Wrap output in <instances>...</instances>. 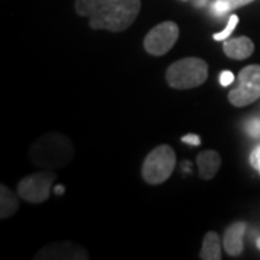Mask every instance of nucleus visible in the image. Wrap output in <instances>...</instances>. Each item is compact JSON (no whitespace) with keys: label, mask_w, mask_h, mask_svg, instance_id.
I'll return each mask as SVG.
<instances>
[{"label":"nucleus","mask_w":260,"mask_h":260,"mask_svg":"<svg viewBox=\"0 0 260 260\" xmlns=\"http://www.w3.org/2000/svg\"><path fill=\"white\" fill-rule=\"evenodd\" d=\"M233 81H234V74H233L232 71H223V73H221V75H220V84H221L223 87L230 85Z\"/></svg>","instance_id":"nucleus-18"},{"label":"nucleus","mask_w":260,"mask_h":260,"mask_svg":"<svg viewBox=\"0 0 260 260\" xmlns=\"http://www.w3.org/2000/svg\"><path fill=\"white\" fill-rule=\"evenodd\" d=\"M237 87L229 93L234 107H244L260 99V65H249L239 73Z\"/></svg>","instance_id":"nucleus-5"},{"label":"nucleus","mask_w":260,"mask_h":260,"mask_svg":"<svg viewBox=\"0 0 260 260\" xmlns=\"http://www.w3.org/2000/svg\"><path fill=\"white\" fill-rule=\"evenodd\" d=\"M203 260H220L221 259V243L215 232H208L203 240V249L200 253Z\"/></svg>","instance_id":"nucleus-12"},{"label":"nucleus","mask_w":260,"mask_h":260,"mask_svg":"<svg viewBox=\"0 0 260 260\" xmlns=\"http://www.w3.org/2000/svg\"><path fill=\"white\" fill-rule=\"evenodd\" d=\"M257 247H259V249H260V237H259V239H257Z\"/></svg>","instance_id":"nucleus-22"},{"label":"nucleus","mask_w":260,"mask_h":260,"mask_svg":"<svg viewBox=\"0 0 260 260\" xmlns=\"http://www.w3.org/2000/svg\"><path fill=\"white\" fill-rule=\"evenodd\" d=\"M181 140H182L184 143L192 145V146H198V145L201 143L200 136H197V135H185V136H182V139Z\"/></svg>","instance_id":"nucleus-19"},{"label":"nucleus","mask_w":260,"mask_h":260,"mask_svg":"<svg viewBox=\"0 0 260 260\" xmlns=\"http://www.w3.org/2000/svg\"><path fill=\"white\" fill-rule=\"evenodd\" d=\"M251 2L254 0H215V3L213 5V12L215 15H224L227 12L243 8Z\"/></svg>","instance_id":"nucleus-14"},{"label":"nucleus","mask_w":260,"mask_h":260,"mask_svg":"<svg viewBox=\"0 0 260 260\" xmlns=\"http://www.w3.org/2000/svg\"><path fill=\"white\" fill-rule=\"evenodd\" d=\"M55 178V174L47 169L23 178L18 185L19 197L32 204H41L47 201L51 197V189Z\"/></svg>","instance_id":"nucleus-6"},{"label":"nucleus","mask_w":260,"mask_h":260,"mask_svg":"<svg viewBox=\"0 0 260 260\" xmlns=\"http://www.w3.org/2000/svg\"><path fill=\"white\" fill-rule=\"evenodd\" d=\"M208 0H192V5L195 8H204Z\"/></svg>","instance_id":"nucleus-20"},{"label":"nucleus","mask_w":260,"mask_h":260,"mask_svg":"<svg viewBox=\"0 0 260 260\" xmlns=\"http://www.w3.org/2000/svg\"><path fill=\"white\" fill-rule=\"evenodd\" d=\"M65 189H64V186H55V194H58V195H61L62 194V192H64Z\"/></svg>","instance_id":"nucleus-21"},{"label":"nucleus","mask_w":260,"mask_h":260,"mask_svg":"<svg viewBox=\"0 0 260 260\" xmlns=\"http://www.w3.org/2000/svg\"><path fill=\"white\" fill-rule=\"evenodd\" d=\"M177 164L174 149L160 145L149 153L142 165V177L150 185H159L172 175Z\"/></svg>","instance_id":"nucleus-4"},{"label":"nucleus","mask_w":260,"mask_h":260,"mask_svg":"<svg viewBox=\"0 0 260 260\" xmlns=\"http://www.w3.org/2000/svg\"><path fill=\"white\" fill-rule=\"evenodd\" d=\"M237 23H239V16L237 15H232L230 19H229V23H227V26L221 30V32H217V34H214L213 38L214 41H225L227 38L230 37L233 34V30L236 29L237 26Z\"/></svg>","instance_id":"nucleus-15"},{"label":"nucleus","mask_w":260,"mask_h":260,"mask_svg":"<svg viewBox=\"0 0 260 260\" xmlns=\"http://www.w3.org/2000/svg\"><path fill=\"white\" fill-rule=\"evenodd\" d=\"M250 165L260 174V146H257V148L251 152Z\"/></svg>","instance_id":"nucleus-17"},{"label":"nucleus","mask_w":260,"mask_h":260,"mask_svg":"<svg viewBox=\"0 0 260 260\" xmlns=\"http://www.w3.org/2000/svg\"><path fill=\"white\" fill-rule=\"evenodd\" d=\"M246 229L247 225L246 223H233L230 227L225 229L224 232V240H223V246L227 254H230L233 257L242 254L243 251V236L246 233Z\"/></svg>","instance_id":"nucleus-8"},{"label":"nucleus","mask_w":260,"mask_h":260,"mask_svg":"<svg viewBox=\"0 0 260 260\" xmlns=\"http://www.w3.org/2000/svg\"><path fill=\"white\" fill-rule=\"evenodd\" d=\"M247 133L251 138H260V119H251L247 123Z\"/></svg>","instance_id":"nucleus-16"},{"label":"nucleus","mask_w":260,"mask_h":260,"mask_svg":"<svg viewBox=\"0 0 260 260\" xmlns=\"http://www.w3.org/2000/svg\"><path fill=\"white\" fill-rule=\"evenodd\" d=\"M18 195L13 194L6 185L0 186V217L2 218H9L18 211Z\"/></svg>","instance_id":"nucleus-13"},{"label":"nucleus","mask_w":260,"mask_h":260,"mask_svg":"<svg viewBox=\"0 0 260 260\" xmlns=\"http://www.w3.org/2000/svg\"><path fill=\"white\" fill-rule=\"evenodd\" d=\"M208 77V65L201 58L188 56L171 65L167 71V81L172 88L189 90L200 87Z\"/></svg>","instance_id":"nucleus-3"},{"label":"nucleus","mask_w":260,"mask_h":260,"mask_svg":"<svg viewBox=\"0 0 260 260\" xmlns=\"http://www.w3.org/2000/svg\"><path fill=\"white\" fill-rule=\"evenodd\" d=\"M179 37V28L175 22L167 20L156 25L143 41V47L146 52L153 56H162L168 54L175 45Z\"/></svg>","instance_id":"nucleus-7"},{"label":"nucleus","mask_w":260,"mask_h":260,"mask_svg":"<svg viewBox=\"0 0 260 260\" xmlns=\"http://www.w3.org/2000/svg\"><path fill=\"white\" fill-rule=\"evenodd\" d=\"M70 256L73 259H83L88 257V254L80 249L78 246H74L71 243H61V244H54V246H48L42 251H39V256H37V259H70Z\"/></svg>","instance_id":"nucleus-9"},{"label":"nucleus","mask_w":260,"mask_h":260,"mask_svg":"<svg viewBox=\"0 0 260 260\" xmlns=\"http://www.w3.org/2000/svg\"><path fill=\"white\" fill-rule=\"evenodd\" d=\"M223 51L225 55L233 59H246L253 54L254 44L250 38L247 37L236 38V39H230L224 42Z\"/></svg>","instance_id":"nucleus-10"},{"label":"nucleus","mask_w":260,"mask_h":260,"mask_svg":"<svg viewBox=\"0 0 260 260\" xmlns=\"http://www.w3.org/2000/svg\"><path fill=\"white\" fill-rule=\"evenodd\" d=\"M75 12L90 19L94 30L121 32L133 25L140 12V0H75Z\"/></svg>","instance_id":"nucleus-1"},{"label":"nucleus","mask_w":260,"mask_h":260,"mask_svg":"<svg viewBox=\"0 0 260 260\" xmlns=\"http://www.w3.org/2000/svg\"><path fill=\"white\" fill-rule=\"evenodd\" d=\"M32 164L42 169H56L65 167L74 158V148L68 138L58 133L41 136L29 150Z\"/></svg>","instance_id":"nucleus-2"},{"label":"nucleus","mask_w":260,"mask_h":260,"mask_svg":"<svg viewBox=\"0 0 260 260\" xmlns=\"http://www.w3.org/2000/svg\"><path fill=\"white\" fill-rule=\"evenodd\" d=\"M197 165L200 178L211 179L215 177V174L221 167V158L215 150H204L197 156Z\"/></svg>","instance_id":"nucleus-11"}]
</instances>
